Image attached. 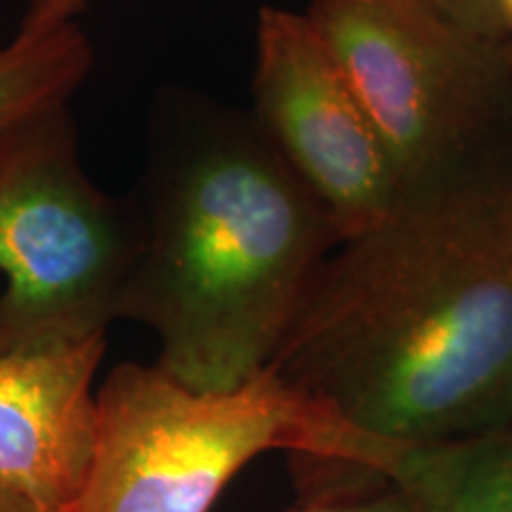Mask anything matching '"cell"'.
Segmentation results:
<instances>
[{
  "label": "cell",
  "instance_id": "obj_12",
  "mask_svg": "<svg viewBox=\"0 0 512 512\" xmlns=\"http://www.w3.org/2000/svg\"><path fill=\"white\" fill-rule=\"evenodd\" d=\"M439 8H444L448 15H453L467 27L484 31V34L505 36L498 22L496 0H432Z\"/></svg>",
  "mask_w": 512,
  "mask_h": 512
},
{
  "label": "cell",
  "instance_id": "obj_6",
  "mask_svg": "<svg viewBox=\"0 0 512 512\" xmlns=\"http://www.w3.org/2000/svg\"><path fill=\"white\" fill-rule=\"evenodd\" d=\"M252 114L328 211L339 242L399 197L373 119L304 12L259 10Z\"/></svg>",
  "mask_w": 512,
  "mask_h": 512
},
{
  "label": "cell",
  "instance_id": "obj_14",
  "mask_svg": "<svg viewBox=\"0 0 512 512\" xmlns=\"http://www.w3.org/2000/svg\"><path fill=\"white\" fill-rule=\"evenodd\" d=\"M496 12L503 34L512 41V0H496Z\"/></svg>",
  "mask_w": 512,
  "mask_h": 512
},
{
  "label": "cell",
  "instance_id": "obj_2",
  "mask_svg": "<svg viewBox=\"0 0 512 512\" xmlns=\"http://www.w3.org/2000/svg\"><path fill=\"white\" fill-rule=\"evenodd\" d=\"M133 204L117 320L155 332L159 366L200 392L264 373L339 235L252 110L162 95Z\"/></svg>",
  "mask_w": 512,
  "mask_h": 512
},
{
  "label": "cell",
  "instance_id": "obj_5",
  "mask_svg": "<svg viewBox=\"0 0 512 512\" xmlns=\"http://www.w3.org/2000/svg\"><path fill=\"white\" fill-rule=\"evenodd\" d=\"M306 19L366 107L399 192L512 133V41L432 0H311Z\"/></svg>",
  "mask_w": 512,
  "mask_h": 512
},
{
  "label": "cell",
  "instance_id": "obj_9",
  "mask_svg": "<svg viewBox=\"0 0 512 512\" xmlns=\"http://www.w3.org/2000/svg\"><path fill=\"white\" fill-rule=\"evenodd\" d=\"M93 67V41L79 22L50 34H15L0 46V143L36 114L69 105Z\"/></svg>",
  "mask_w": 512,
  "mask_h": 512
},
{
  "label": "cell",
  "instance_id": "obj_1",
  "mask_svg": "<svg viewBox=\"0 0 512 512\" xmlns=\"http://www.w3.org/2000/svg\"><path fill=\"white\" fill-rule=\"evenodd\" d=\"M403 448L512 425V133L318 268L271 366Z\"/></svg>",
  "mask_w": 512,
  "mask_h": 512
},
{
  "label": "cell",
  "instance_id": "obj_10",
  "mask_svg": "<svg viewBox=\"0 0 512 512\" xmlns=\"http://www.w3.org/2000/svg\"><path fill=\"white\" fill-rule=\"evenodd\" d=\"M299 503L287 512H415L394 477L344 460L290 456Z\"/></svg>",
  "mask_w": 512,
  "mask_h": 512
},
{
  "label": "cell",
  "instance_id": "obj_13",
  "mask_svg": "<svg viewBox=\"0 0 512 512\" xmlns=\"http://www.w3.org/2000/svg\"><path fill=\"white\" fill-rule=\"evenodd\" d=\"M0 512H67V510L55 508V505L38 501V498L24 494V491L0 484Z\"/></svg>",
  "mask_w": 512,
  "mask_h": 512
},
{
  "label": "cell",
  "instance_id": "obj_7",
  "mask_svg": "<svg viewBox=\"0 0 512 512\" xmlns=\"http://www.w3.org/2000/svg\"><path fill=\"white\" fill-rule=\"evenodd\" d=\"M105 349V335L55 349H0V484L72 510L98 446L93 380Z\"/></svg>",
  "mask_w": 512,
  "mask_h": 512
},
{
  "label": "cell",
  "instance_id": "obj_4",
  "mask_svg": "<svg viewBox=\"0 0 512 512\" xmlns=\"http://www.w3.org/2000/svg\"><path fill=\"white\" fill-rule=\"evenodd\" d=\"M140 247L133 197L86 174L69 105L0 143V349L69 347L105 335Z\"/></svg>",
  "mask_w": 512,
  "mask_h": 512
},
{
  "label": "cell",
  "instance_id": "obj_3",
  "mask_svg": "<svg viewBox=\"0 0 512 512\" xmlns=\"http://www.w3.org/2000/svg\"><path fill=\"white\" fill-rule=\"evenodd\" d=\"M271 451L394 477L413 448L358 430L271 368L200 392L159 363H121L98 389V446L69 512H209L242 467Z\"/></svg>",
  "mask_w": 512,
  "mask_h": 512
},
{
  "label": "cell",
  "instance_id": "obj_11",
  "mask_svg": "<svg viewBox=\"0 0 512 512\" xmlns=\"http://www.w3.org/2000/svg\"><path fill=\"white\" fill-rule=\"evenodd\" d=\"M93 0H24L17 34H50V31L79 22Z\"/></svg>",
  "mask_w": 512,
  "mask_h": 512
},
{
  "label": "cell",
  "instance_id": "obj_8",
  "mask_svg": "<svg viewBox=\"0 0 512 512\" xmlns=\"http://www.w3.org/2000/svg\"><path fill=\"white\" fill-rule=\"evenodd\" d=\"M394 479L415 512H512V425L413 448Z\"/></svg>",
  "mask_w": 512,
  "mask_h": 512
}]
</instances>
